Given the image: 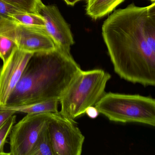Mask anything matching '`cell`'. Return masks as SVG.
<instances>
[{"instance_id":"obj_1","label":"cell","mask_w":155,"mask_h":155,"mask_svg":"<svg viewBox=\"0 0 155 155\" xmlns=\"http://www.w3.org/2000/svg\"><path fill=\"white\" fill-rule=\"evenodd\" d=\"M102 35L114 71L121 78L155 86V2L115 10L104 21Z\"/></svg>"},{"instance_id":"obj_2","label":"cell","mask_w":155,"mask_h":155,"mask_svg":"<svg viewBox=\"0 0 155 155\" xmlns=\"http://www.w3.org/2000/svg\"><path fill=\"white\" fill-rule=\"evenodd\" d=\"M81 70L70 51L57 46L53 50L33 53L5 107L60 100Z\"/></svg>"},{"instance_id":"obj_3","label":"cell","mask_w":155,"mask_h":155,"mask_svg":"<svg viewBox=\"0 0 155 155\" xmlns=\"http://www.w3.org/2000/svg\"><path fill=\"white\" fill-rule=\"evenodd\" d=\"M110 74L102 69L80 71L72 80L60 99L59 113L75 121L85 114L89 107L95 106L105 93Z\"/></svg>"},{"instance_id":"obj_4","label":"cell","mask_w":155,"mask_h":155,"mask_svg":"<svg viewBox=\"0 0 155 155\" xmlns=\"http://www.w3.org/2000/svg\"><path fill=\"white\" fill-rule=\"evenodd\" d=\"M95 107L110 121L155 126V100L150 97L105 92Z\"/></svg>"},{"instance_id":"obj_5","label":"cell","mask_w":155,"mask_h":155,"mask_svg":"<svg viewBox=\"0 0 155 155\" xmlns=\"http://www.w3.org/2000/svg\"><path fill=\"white\" fill-rule=\"evenodd\" d=\"M47 127L54 155H81L85 137L76 121L50 112Z\"/></svg>"},{"instance_id":"obj_6","label":"cell","mask_w":155,"mask_h":155,"mask_svg":"<svg viewBox=\"0 0 155 155\" xmlns=\"http://www.w3.org/2000/svg\"><path fill=\"white\" fill-rule=\"evenodd\" d=\"M0 34L12 39L19 49L26 52H45L56 48L45 28L23 26L11 20L0 19Z\"/></svg>"},{"instance_id":"obj_7","label":"cell","mask_w":155,"mask_h":155,"mask_svg":"<svg viewBox=\"0 0 155 155\" xmlns=\"http://www.w3.org/2000/svg\"><path fill=\"white\" fill-rule=\"evenodd\" d=\"M49 113L28 114L13 126L9 135L10 155H30Z\"/></svg>"},{"instance_id":"obj_8","label":"cell","mask_w":155,"mask_h":155,"mask_svg":"<svg viewBox=\"0 0 155 155\" xmlns=\"http://www.w3.org/2000/svg\"><path fill=\"white\" fill-rule=\"evenodd\" d=\"M33 53L16 48L0 71V107H5Z\"/></svg>"},{"instance_id":"obj_9","label":"cell","mask_w":155,"mask_h":155,"mask_svg":"<svg viewBox=\"0 0 155 155\" xmlns=\"http://www.w3.org/2000/svg\"><path fill=\"white\" fill-rule=\"evenodd\" d=\"M39 13L45 20V29L56 46L70 51L71 46L74 43L69 26L62 17L58 8L54 5L43 4Z\"/></svg>"},{"instance_id":"obj_10","label":"cell","mask_w":155,"mask_h":155,"mask_svg":"<svg viewBox=\"0 0 155 155\" xmlns=\"http://www.w3.org/2000/svg\"><path fill=\"white\" fill-rule=\"evenodd\" d=\"M43 4L41 0H0V19L11 20L12 16L20 13L39 14Z\"/></svg>"},{"instance_id":"obj_11","label":"cell","mask_w":155,"mask_h":155,"mask_svg":"<svg viewBox=\"0 0 155 155\" xmlns=\"http://www.w3.org/2000/svg\"><path fill=\"white\" fill-rule=\"evenodd\" d=\"M125 0H87L86 13L97 19L113 11Z\"/></svg>"},{"instance_id":"obj_12","label":"cell","mask_w":155,"mask_h":155,"mask_svg":"<svg viewBox=\"0 0 155 155\" xmlns=\"http://www.w3.org/2000/svg\"><path fill=\"white\" fill-rule=\"evenodd\" d=\"M60 100L58 99L51 100L47 101L22 105L15 107H1L11 110L17 112H23L27 114L43 113V112H58V107Z\"/></svg>"},{"instance_id":"obj_13","label":"cell","mask_w":155,"mask_h":155,"mask_svg":"<svg viewBox=\"0 0 155 155\" xmlns=\"http://www.w3.org/2000/svg\"><path fill=\"white\" fill-rule=\"evenodd\" d=\"M29 155H54L47 122L41 130Z\"/></svg>"},{"instance_id":"obj_14","label":"cell","mask_w":155,"mask_h":155,"mask_svg":"<svg viewBox=\"0 0 155 155\" xmlns=\"http://www.w3.org/2000/svg\"><path fill=\"white\" fill-rule=\"evenodd\" d=\"M11 20L23 26L45 28V20L40 14L29 13L15 14L11 17Z\"/></svg>"},{"instance_id":"obj_15","label":"cell","mask_w":155,"mask_h":155,"mask_svg":"<svg viewBox=\"0 0 155 155\" xmlns=\"http://www.w3.org/2000/svg\"><path fill=\"white\" fill-rule=\"evenodd\" d=\"M17 48V44L12 39L0 34V58L3 63L7 61Z\"/></svg>"},{"instance_id":"obj_16","label":"cell","mask_w":155,"mask_h":155,"mask_svg":"<svg viewBox=\"0 0 155 155\" xmlns=\"http://www.w3.org/2000/svg\"><path fill=\"white\" fill-rule=\"evenodd\" d=\"M16 115H12L0 127V155H10V153L4 152V146L8 142L7 138L9 136L12 127L16 122Z\"/></svg>"},{"instance_id":"obj_17","label":"cell","mask_w":155,"mask_h":155,"mask_svg":"<svg viewBox=\"0 0 155 155\" xmlns=\"http://www.w3.org/2000/svg\"><path fill=\"white\" fill-rule=\"evenodd\" d=\"M16 113V111L11 110L3 108L0 107V127L11 116Z\"/></svg>"},{"instance_id":"obj_18","label":"cell","mask_w":155,"mask_h":155,"mask_svg":"<svg viewBox=\"0 0 155 155\" xmlns=\"http://www.w3.org/2000/svg\"><path fill=\"white\" fill-rule=\"evenodd\" d=\"M85 114L90 118L96 119L98 116L99 112L95 106H91L87 108Z\"/></svg>"},{"instance_id":"obj_19","label":"cell","mask_w":155,"mask_h":155,"mask_svg":"<svg viewBox=\"0 0 155 155\" xmlns=\"http://www.w3.org/2000/svg\"><path fill=\"white\" fill-rule=\"evenodd\" d=\"M64 1L68 5L74 6L80 0H64Z\"/></svg>"},{"instance_id":"obj_20","label":"cell","mask_w":155,"mask_h":155,"mask_svg":"<svg viewBox=\"0 0 155 155\" xmlns=\"http://www.w3.org/2000/svg\"><path fill=\"white\" fill-rule=\"evenodd\" d=\"M151 1L153 2H155V0H150Z\"/></svg>"},{"instance_id":"obj_21","label":"cell","mask_w":155,"mask_h":155,"mask_svg":"<svg viewBox=\"0 0 155 155\" xmlns=\"http://www.w3.org/2000/svg\"><path fill=\"white\" fill-rule=\"evenodd\" d=\"M1 67H0V71H1Z\"/></svg>"}]
</instances>
